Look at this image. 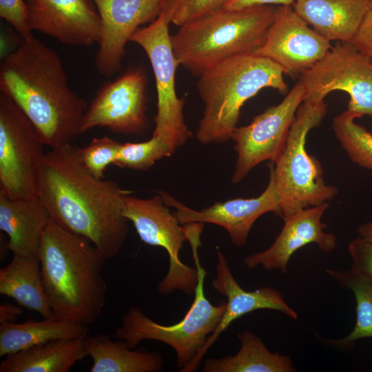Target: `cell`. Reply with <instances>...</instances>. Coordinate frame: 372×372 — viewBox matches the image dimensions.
Masks as SVG:
<instances>
[{"label":"cell","mask_w":372,"mask_h":372,"mask_svg":"<svg viewBox=\"0 0 372 372\" xmlns=\"http://www.w3.org/2000/svg\"><path fill=\"white\" fill-rule=\"evenodd\" d=\"M130 192L111 180L99 179L83 166L70 143L45 153L38 197L51 220L88 239L106 260L123 249L129 231L123 215Z\"/></svg>","instance_id":"6da1fadb"},{"label":"cell","mask_w":372,"mask_h":372,"mask_svg":"<svg viewBox=\"0 0 372 372\" xmlns=\"http://www.w3.org/2000/svg\"><path fill=\"white\" fill-rule=\"evenodd\" d=\"M0 92L18 105L51 149L81 134L88 105L70 87L59 54L33 34L1 59Z\"/></svg>","instance_id":"7a4b0ae2"},{"label":"cell","mask_w":372,"mask_h":372,"mask_svg":"<svg viewBox=\"0 0 372 372\" xmlns=\"http://www.w3.org/2000/svg\"><path fill=\"white\" fill-rule=\"evenodd\" d=\"M39 256L44 291L54 315L87 327L94 324L106 302L103 255L88 239L51 220Z\"/></svg>","instance_id":"3957f363"},{"label":"cell","mask_w":372,"mask_h":372,"mask_svg":"<svg viewBox=\"0 0 372 372\" xmlns=\"http://www.w3.org/2000/svg\"><path fill=\"white\" fill-rule=\"evenodd\" d=\"M264 88L281 94L289 92L281 68L255 54L227 59L203 72L197 82L204 103L196 131L197 141L209 145L231 139L244 103Z\"/></svg>","instance_id":"277c9868"},{"label":"cell","mask_w":372,"mask_h":372,"mask_svg":"<svg viewBox=\"0 0 372 372\" xmlns=\"http://www.w3.org/2000/svg\"><path fill=\"white\" fill-rule=\"evenodd\" d=\"M276 7L221 8L179 26L170 35L178 65L199 76L233 56L254 54L263 44Z\"/></svg>","instance_id":"5b68a950"},{"label":"cell","mask_w":372,"mask_h":372,"mask_svg":"<svg viewBox=\"0 0 372 372\" xmlns=\"http://www.w3.org/2000/svg\"><path fill=\"white\" fill-rule=\"evenodd\" d=\"M327 110L324 101L304 100L298 108L282 153L269 165L282 218L299 209L328 203L338 193L336 187L326 184L320 162L306 149L309 132L320 126Z\"/></svg>","instance_id":"8992f818"},{"label":"cell","mask_w":372,"mask_h":372,"mask_svg":"<svg viewBox=\"0 0 372 372\" xmlns=\"http://www.w3.org/2000/svg\"><path fill=\"white\" fill-rule=\"evenodd\" d=\"M188 242L197 269L198 282L194 301L183 318L176 324L163 325L149 318L138 307H132L128 309L121 326L115 330L116 337L130 349H134L145 340L169 345L176 353L177 366L181 372L192 362L215 331L226 308V302L214 305L205 296L204 284L207 273L198 254L201 245L200 236H192Z\"/></svg>","instance_id":"52a82bcc"},{"label":"cell","mask_w":372,"mask_h":372,"mask_svg":"<svg viewBox=\"0 0 372 372\" xmlns=\"http://www.w3.org/2000/svg\"><path fill=\"white\" fill-rule=\"evenodd\" d=\"M44 145L28 116L0 92V192L13 198L38 197Z\"/></svg>","instance_id":"ba28073f"},{"label":"cell","mask_w":372,"mask_h":372,"mask_svg":"<svg viewBox=\"0 0 372 372\" xmlns=\"http://www.w3.org/2000/svg\"><path fill=\"white\" fill-rule=\"evenodd\" d=\"M169 25L161 12L149 25L139 28L130 41L145 51L154 75L157 103L152 136L176 152L192 136V132L185 122V99L178 97L176 90L175 76L178 65L172 49Z\"/></svg>","instance_id":"9c48e42d"},{"label":"cell","mask_w":372,"mask_h":372,"mask_svg":"<svg viewBox=\"0 0 372 372\" xmlns=\"http://www.w3.org/2000/svg\"><path fill=\"white\" fill-rule=\"evenodd\" d=\"M161 195L138 198L127 194L123 215L134 225L140 239L145 244L163 248L169 256V267L158 284V291L167 295L175 290L194 293L198 282L196 267L184 264L180 258L183 243L188 241L187 225H181Z\"/></svg>","instance_id":"30bf717a"},{"label":"cell","mask_w":372,"mask_h":372,"mask_svg":"<svg viewBox=\"0 0 372 372\" xmlns=\"http://www.w3.org/2000/svg\"><path fill=\"white\" fill-rule=\"evenodd\" d=\"M304 100L324 101L333 91L349 96L347 111L372 118V59L350 42H338L299 78Z\"/></svg>","instance_id":"8fae6325"},{"label":"cell","mask_w":372,"mask_h":372,"mask_svg":"<svg viewBox=\"0 0 372 372\" xmlns=\"http://www.w3.org/2000/svg\"><path fill=\"white\" fill-rule=\"evenodd\" d=\"M304 100V87L298 80L280 103L254 116L249 125L237 127L231 136L237 153L232 183L241 182L263 161H276L285 147L298 108Z\"/></svg>","instance_id":"7c38bea8"},{"label":"cell","mask_w":372,"mask_h":372,"mask_svg":"<svg viewBox=\"0 0 372 372\" xmlns=\"http://www.w3.org/2000/svg\"><path fill=\"white\" fill-rule=\"evenodd\" d=\"M147 87V75L141 67L128 69L105 84L87 107L81 134L101 127L119 134H144L149 127Z\"/></svg>","instance_id":"4fadbf2b"},{"label":"cell","mask_w":372,"mask_h":372,"mask_svg":"<svg viewBox=\"0 0 372 372\" xmlns=\"http://www.w3.org/2000/svg\"><path fill=\"white\" fill-rule=\"evenodd\" d=\"M331 47L292 6H278L265 40L254 54L271 60L284 74L294 79L322 59Z\"/></svg>","instance_id":"5bb4252c"},{"label":"cell","mask_w":372,"mask_h":372,"mask_svg":"<svg viewBox=\"0 0 372 372\" xmlns=\"http://www.w3.org/2000/svg\"><path fill=\"white\" fill-rule=\"evenodd\" d=\"M101 20L95 65L103 76L120 70L125 46L142 25L154 21L165 0H92Z\"/></svg>","instance_id":"9a60e30c"},{"label":"cell","mask_w":372,"mask_h":372,"mask_svg":"<svg viewBox=\"0 0 372 372\" xmlns=\"http://www.w3.org/2000/svg\"><path fill=\"white\" fill-rule=\"evenodd\" d=\"M158 192L167 206L176 209L174 214L180 224L211 223L218 225L226 230L232 243L237 247H242L246 243L253 225L262 215L273 212L281 216L275 183L271 174L265 189L259 196L216 202L200 210L185 205L166 192Z\"/></svg>","instance_id":"2e32d148"},{"label":"cell","mask_w":372,"mask_h":372,"mask_svg":"<svg viewBox=\"0 0 372 372\" xmlns=\"http://www.w3.org/2000/svg\"><path fill=\"white\" fill-rule=\"evenodd\" d=\"M30 30L72 46L97 43L101 20L92 0H24Z\"/></svg>","instance_id":"e0dca14e"},{"label":"cell","mask_w":372,"mask_h":372,"mask_svg":"<svg viewBox=\"0 0 372 372\" xmlns=\"http://www.w3.org/2000/svg\"><path fill=\"white\" fill-rule=\"evenodd\" d=\"M329 204L323 203L299 209L283 218L284 226L273 243L262 251L246 256L243 264L249 269L261 266L266 270L278 269L287 273L288 262L300 248L315 243L324 253L337 246L336 237L327 232L321 218Z\"/></svg>","instance_id":"ac0fdd59"},{"label":"cell","mask_w":372,"mask_h":372,"mask_svg":"<svg viewBox=\"0 0 372 372\" xmlns=\"http://www.w3.org/2000/svg\"><path fill=\"white\" fill-rule=\"evenodd\" d=\"M216 274L211 284L218 293L226 297L225 311L195 359L182 372L197 371L204 355L220 334L234 320L247 313L258 309H271L282 312L293 320L298 318L297 313L287 304L278 290L269 287L250 291L244 290L234 278L225 256L218 247H216Z\"/></svg>","instance_id":"d6986e66"},{"label":"cell","mask_w":372,"mask_h":372,"mask_svg":"<svg viewBox=\"0 0 372 372\" xmlns=\"http://www.w3.org/2000/svg\"><path fill=\"white\" fill-rule=\"evenodd\" d=\"M51 220L39 197L13 198L0 192V229L13 254H39L41 239Z\"/></svg>","instance_id":"ffe728a7"},{"label":"cell","mask_w":372,"mask_h":372,"mask_svg":"<svg viewBox=\"0 0 372 372\" xmlns=\"http://www.w3.org/2000/svg\"><path fill=\"white\" fill-rule=\"evenodd\" d=\"M296 12L329 41L351 42L367 12L369 0H295Z\"/></svg>","instance_id":"44dd1931"},{"label":"cell","mask_w":372,"mask_h":372,"mask_svg":"<svg viewBox=\"0 0 372 372\" xmlns=\"http://www.w3.org/2000/svg\"><path fill=\"white\" fill-rule=\"evenodd\" d=\"M84 337L51 340L7 355L0 372H69L88 356Z\"/></svg>","instance_id":"7402d4cb"},{"label":"cell","mask_w":372,"mask_h":372,"mask_svg":"<svg viewBox=\"0 0 372 372\" xmlns=\"http://www.w3.org/2000/svg\"><path fill=\"white\" fill-rule=\"evenodd\" d=\"M0 293L43 318L55 316L44 291L39 254H13L10 263L0 269Z\"/></svg>","instance_id":"603a6c76"},{"label":"cell","mask_w":372,"mask_h":372,"mask_svg":"<svg viewBox=\"0 0 372 372\" xmlns=\"http://www.w3.org/2000/svg\"><path fill=\"white\" fill-rule=\"evenodd\" d=\"M84 347L92 359L91 372H158L164 359L158 352L134 350L103 333L85 335Z\"/></svg>","instance_id":"cb8c5ba5"},{"label":"cell","mask_w":372,"mask_h":372,"mask_svg":"<svg viewBox=\"0 0 372 372\" xmlns=\"http://www.w3.org/2000/svg\"><path fill=\"white\" fill-rule=\"evenodd\" d=\"M89 327L56 316L40 321L0 325V356H7L47 342L76 338L88 333Z\"/></svg>","instance_id":"d4e9b609"},{"label":"cell","mask_w":372,"mask_h":372,"mask_svg":"<svg viewBox=\"0 0 372 372\" xmlns=\"http://www.w3.org/2000/svg\"><path fill=\"white\" fill-rule=\"evenodd\" d=\"M240 347L234 355L210 358L203 363L204 372H293L291 359L268 350L261 339L248 330L237 335Z\"/></svg>","instance_id":"484cf974"},{"label":"cell","mask_w":372,"mask_h":372,"mask_svg":"<svg viewBox=\"0 0 372 372\" xmlns=\"http://www.w3.org/2000/svg\"><path fill=\"white\" fill-rule=\"evenodd\" d=\"M342 287L352 291L356 300V322L347 336L328 342L335 347L348 349L362 338H372V282L351 268L347 270L325 269Z\"/></svg>","instance_id":"4316f807"},{"label":"cell","mask_w":372,"mask_h":372,"mask_svg":"<svg viewBox=\"0 0 372 372\" xmlns=\"http://www.w3.org/2000/svg\"><path fill=\"white\" fill-rule=\"evenodd\" d=\"M356 118L360 117L346 110L334 118L332 129L350 159L372 170V134L357 123Z\"/></svg>","instance_id":"83f0119b"},{"label":"cell","mask_w":372,"mask_h":372,"mask_svg":"<svg viewBox=\"0 0 372 372\" xmlns=\"http://www.w3.org/2000/svg\"><path fill=\"white\" fill-rule=\"evenodd\" d=\"M174 153L168 145L152 136L145 141L122 143L114 165L133 170H147L157 161Z\"/></svg>","instance_id":"f1b7e54d"},{"label":"cell","mask_w":372,"mask_h":372,"mask_svg":"<svg viewBox=\"0 0 372 372\" xmlns=\"http://www.w3.org/2000/svg\"><path fill=\"white\" fill-rule=\"evenodd\" d=\"M121 143L107 136L94 138L86 146L77 147L79 159L94 177L103 179L107 167L114 165Z\"/></svg>","instance_id":"f546056e"},{"label":"cell","mask_w":372,"mask_h":372,"mask_svg":"<svg viewBox=\"0 0 372 372\" xmlns=\"http://www.w3.org/2000/svg\"><path fill=\"white\" fill-rule=\"evenodd\" d=\"M228 0H165L163 13L169 24L180 26L217 9Z\"/></svg>","instance_id":"4dcf8cb0"},{"label":"cell","mask_w":372,"mask_h":372,"mask_svg":"<svg viewBox=\"0 0 372 372\" xmlns=\"http://www.w3.org/2000/svg\"><path fill=\"white\" fill-rule=\"evenodd\" d=\"M0 17L8 23L22 39L32 34L28 23L24 0H0Z\"/></svg>","instance_id":"1f68e13d"},{"label":"cell","mask_w":372,"mask_h":372,"mask_svg":"<svg viewBox=\"0 0 372 372\" xmlns=\"http://www.w3.org/2000/svg\"><path fill=\"white\" fill-rule=\"evenodd\" d=\"M351 257V269L372 282V242L359 236L348 245Z\"/></svg>","instance_id":"d6a6232c"},{"label":"cell","mask_w":372,"mask_h":372,"mask_svg":"<svg viewBox=\"0 0 372 372\" xmlns=\"http://www.w3.org/2000/svg\"><path fill=\"white\" fill-rule=\"evenodd\" d=\"M350 43L360 52L372 59V9L366 14Z\"/></svg>","instance_id":"836d02e7"},{"label":"cell","mask_w":372,"mask_h":372,"mask_svg":"<svg viewBox=\"0 0 372 372\" xmlns=\"http://www.w3.org/2000/svg\"><path fill=\"white\" fill-rule=\"evenodd\" d=\"M295 0H228L224 8L238 10L255 6H292Z\"/></svg>","instance_id":"e575fe53"},{"label":"cell","mask_w":372,"mask_h":372,"mask_svg":"<svg viewBox=\"0 0 372 372\" xmlns=\"http://www.w3.org/2000/svg\"><path fill=\"white\" fill-rule=\"evenodd\" d=\"M22 310L17 306L8 302H2L0 305V323L14 322Z\"/></svg>","instance_id":"d590c367"},{"label":"cell","mask_w":372,"mask_h":372,"mask_svg":"<svg viewBox=\"0 0 372 372\" xmlns=\"http://www.w3.org/2000/svg\"><path fill=\"white\" fill-rule=\"evenodd\" d=\"M357 232L360 238L372 242V220L360 225L357 229Z\"/></svg>","instance_id":"8d00e7d4"},{"label":"cell","mask_w":372,"mask_h":372,"mask_svg":"<svg viewBox=\"0 0 372 372\" xmlns=\"http://www.w3.org/2000/svg\"><path fill=\"white\" fill-rule=\"evenodd\" d=\"M370 1V3H371V8H372V0H369Z\"/></svg>","instance_id":"74e56055"}]
</instances>
